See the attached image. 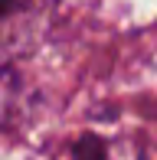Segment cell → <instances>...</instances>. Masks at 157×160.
I'll return each instance as SVG.
<instances>
[{
  "mask_svg": "<svg viewBox=\"0 0 157 160\" xmlns=\"http://www.w3.org/2000/svg\"><path fill=\"white\" fill-rule=\"evenodd\" d=\"M75 160H105V144L98 141V137H82L75 147Z\"/></svg>",
  "mask_w": 157,
  "mask_h": 160,
  "instance_id": "obj_1",
  "label": "cell"
},
{
  "mask_svg": "<svg viewBox=\"0 0 157 160\" xmlns=\"http://www.w3.org/2000/svg\"><path fill=\"white\" fill-rule=\"evenodd\" d=\"M10 7H13V0H0V17H3V13L10 10Z\"/></svg>",
  "mask_w": 157,
  "mask_h": 160,
  "instance_id": "obj_2",
  "label": "cell"
}]
</instances>
